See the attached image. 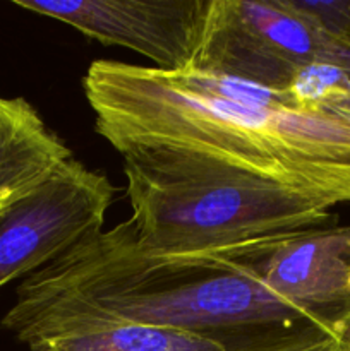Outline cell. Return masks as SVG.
Returning <instances> with one entry per match:
<instances>
[{"mask_svg": "<svg viewBox=\"0 0 350 351\" xmlns=\"http://www.w3.org/2000/svg\"><path fill=\"white\" fill-rule=\"evenodd\" d=\"M273 293L342 336L350 328V225L283 233L259 264Z\"/></svg>", "mask_w": 350, "mask_h": 351, "instance_id": "obj_7", "label": "cell"}, {"mask_svg": "<svg viewBox=\"0 0 350 351\" xmlns=\"http://www.w3.org/2000/svg\"><path fill=\"white\" fill-rule=\"evenodd\" d=\"M115 187L71 158L48 180L0 213V288L30 276L103 232Z\"/></svg>", "mask_w": 350, "mask_h": 351, "instance_id": "obj_5", "label": "cell"}, {"mask_svg": "<svg viewBox=\"0 0 350 351\" xmlns=\"http://www.w3.org/2000/svg\"><path fill=\"white\" fill-rule=\"evenodd\" d=\"M338 48L292 0H208L189 69L285 89L305 65L335 64Z\"/></svg>", "mask_w": 350, "mask_h": 351, "instance_id": "obj_4", "label": "cell"}, {"mask_svg": "<svg viewBox=\"0 0 350 351\" xmlns=\"http://www.w3.org/2000/svg\"><path fill=\"white\" fill-rule=\"evenodd\" d=\"M17 341L30 351H229L222 343L182 329L113 319H65Z\"/></svg>", "mask_w": 350, "mask_h": 351, "instance_id": "obj_9", "label": "cell"}, {"mask_svg": "<svg viewBox=\"0 0 350 351\" xmlns=\"http://www.w3.org/2000/svg\"><path fill=\"white\" fill-rule=\"evenodd\" d=\"M95 130L117 153L161 147L350 204V120L295 112L283 89L229 75L95 60L82 79Z\"/></svg>", "mask_w": 350, "mask_h": 351, "instance_id": "obj_2", "label": "cell"}, {"mask_svg": "<svg viewBox=\"0 0 350 351\" xmlns=\"http://www.w3.org/2000/svg\"><path fill=\"white\" fill-rule=\"evenodd\" d=\"M283 95L295 112L350 120V77L338 64L305 65L283 89Z\"/></svg>", "mask_w": 350, "mask_h": 351, "instance_id": "obj_10", "label": "cell"}, {"mask_svg": "<svg viewBox=\"0 0 350 351\" xmlns=\"http://www.w3.org/2000/svg\"><path fill=\"white\" fill-rule=\"evenodd\" d=\"M105 47H122L163 72L185 71L198 48L208 0H14Z\"/></svg>", "mask_w": 350, "mask_h": 351, "instance_id": "obj_6", "label": "cell"}, {"mask_svg": "<svg viewBox=\"0 0 350 351\" xmlns=\"http://www.w3.org/2000/svg\"><path fill=\"white\" fill-rule=\"evenodd\" d=\"M72 156L67 144L21 96H0V213L23 199Z\"/></svg>", "mask_w": 350, "mask_h": 351, "instance_id": "obj_8", "label": "cell"}, {"mask_svg": "<svg viewBox=\"0 0 350 351\" xmlns=\"http://www.w3.org/2000/svg\"><path fill=\"white\" fill-rule=\"evenodd\" d=\"M342 338H343V339H345V341H347V343H349V345H350V328H349V329H347V331H345V332H343V335H342Z\"/></svg>", "mask_w": 350, "mask_h": 351, "instance_id": "obj_14", "label": "cell"}, {"mask_svg": "<svg viewBox=\"0 0 350 351\" xmlns=\"http://www.w3.org/2000/svg\"><path fill=\"white\" fill-rule=\"evenodd\" d=\"M277 237L156 252L137 243L126 219L24 278L2 326L19 339L65 319H113L194 332L229 351H278L331 331L261 278V259Z\"/></svg>", "mask_w": 350, "mask_h": 351, "instance_id": "obj_1", "label": "cell"}, {"mask_svg": "<svg viewBox=\"0 0 350 351\" xmlns=\"http://www.w3.org/2000/svg\"><path fill=\"white\" fill-rule=\"evenodd\" d=\"M278 351H350V345L331 331H314Z\"/></svg>", "mask_w": 350, "mask_h": 351, "instance_id": "obj_12", "label": "cell"}, {"mask_svg": "<svg viewBox=\"0 0 350 351\" xmlns=\"http://www.w3.org/2000/svg\"><path fill=\"white\" fill-rule=\"evenodd\" d=\"M335 64H338L350 77V47H340L336 51Z\"/></svg>", "mask_w": 350, "mask_h": 351, "instance_id": "obj_13", "label": "cell"}, {"mask_svg": "<svg viewBox=\"0 0 350 351\" xmlns=\"http://www.w3.org/2000/svg\"><path fill=\"white\" fill-rule=\"evenodd\" d=\"M319 29L340 47H350V0H292Z\"/></svg>", "mask_w": 350, "mask_h": 351, "instance_id": "obj_11", "label": "cell"}, {"mask_svg": "<svg viewBox=\"0 0 350 351\" xmlns=\"http://www.w3.org/2000/svg\"><path fill=\"white\" fill-rule=\"evenodd\" d=\"M124 160L129 223L156 252H198L329 226L328 201L216 161L161 147H129Z\"/></svg>", "mask_w": 350, "mask_h": 351, "instance_id": "obj_3", "label": "cell"}]
</instances>
